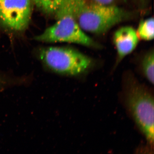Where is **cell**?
Instances as JSON below:
<instances>
[{"instance_id":"obj_5","label":"cell","mask_w":154,"mask_h":154,"mask_svg":"<svg viewBox=\"0 0 154 154\" xmlns=\"http://www.w3.org/2000/svg\"><path fill=\"white\" fill-rule=\"evenodd\" d=\"M32 0H0V23L15 31L28 27L32 12Z\"/></svg>"},{"instance_id":"obj_9","label":"cell","mask_w":154,"mask_h":154,"mask_svg":"<svg viewBox=\"0 0 154 154\" xmlns=\"http://www.w3.org/2000/svg\"><path fill=\"white\" fill-rule=\"evenodd\" d=\"M64 0H32L38 9L45 14H55Z\"/></svg>"},{"instance_id":"obj_3","label":"cell","mask_w":154,"mask_h":154,"mask_svg":"<svg viewBox=\"0 0 154 154\" xmlns=\"http://www.w3.org/2000/svg\"><path fill=\"white\" fill-rule=\"evenodd\" d=\"M39 57L50 69L66 75L72 76L82 74L92 65L91 58L72 48H46L40 50Z\"/></svg>"},{"instance_id":"obj_1","label":"cell","mask_w":154,"mask_h":154,"mask_svg":"<svg viewBox=\"0 0 154 154\" xmlns=\"http://www.w3.org/2000/svg\"><path fill=\"white\" fill-rule=\"evenodd\" d=\"M69 7L81 28L94 34L106 33L130 17L129 12L115 5H102L91 0H69Z\"/></svg>"},{"instance_id":"obj_4","label":"cell","mask_w":154,"mask_h":154,"mask_svg":"<svg viewBox=\"0 0 154 154\" xmlns=\"http://www.w3.org/2000/svg\"><path fill=\"white\" fill-rule=\"evenodd\" d=\"M38 41L47 42H68L86 47H99V45L81 28L75 18L65 16L57 19L52 26L35 37Z\"/></svg>"},{"instance_id":"obj_2","label":"cell","mask_w":154,"mask_h":154,"mask_svg":"<svg viewBox=\"0 0 154 154\" xmlns=\"http://www.w3.org/2000/svg\"><path fill=\"white\" fill-rule=\"evenodd\" d=\"M128 80L125 91L127 108L138 127L152 142L154 137L153 95L133 77Z\"/></svg>"},{"instance_id":"obj_10","label":"cell","mask_w":154,"mask_h":154,"mask_svg":"<svg viewBox=\"0 0 154 154\" xmlns=\"http://www.w3.org/2000/svg\"><path fill=\"white\" fill-rule=\"evenodd\" d=\"M92 2L98 4H102L105 5H115V3L118 1V0H91Z\"/></svg>"},{"instance_id":"obj_8","label":"cell","mask_w":154,"mask_h":154,"mask_svg":"<svg viewBox=\"0 0 154 154\" xmlns=\"http://www.w3.org/2000/svg\"><path fill=\"white\" fill-rule=\"evenodd\" d=\"M139 38L146 41H151L154 37V20L153 17L142 21L137 31Z\"/></svg>"},{"instance_id":"obj_6","label":"cell","mask_w":154,"mask_h":154,"mask_svg":"<svg viewBox=\"0 0 154 154\" xmlns=\"http://www.w3.org/2000/svg\"><path fill=\"white\" fill-rule=\"evenodd\" d=\"M139 41L137 32L130 26L121 27L114 33L113 44L117 51L116 64L134 51Z\"/></svg>"},{"instance_id":"obj_7","label":"cell","mask_w":154,"mask_h":154,"mask_svg":"<svg viewBox=\"0 0 154 154\" xmlns=\"http://www.w3.org/2000/svg\"><path fill=\"white\" fill-rule=\"evenodd\" d=\"M154 53L153 50L150 51L144 56L141 63L142 72L148 81L154 85Z\"/></svg>"}]
</instances>
